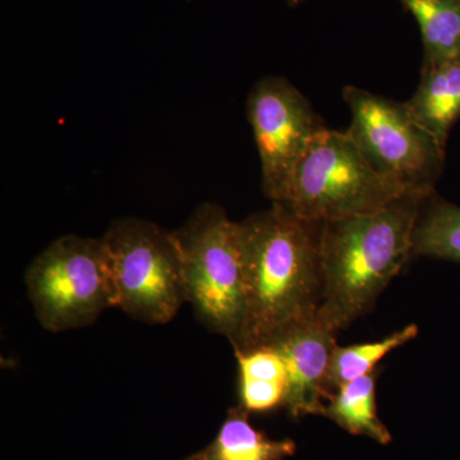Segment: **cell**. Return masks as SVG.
<instances>
[{
  "mask_svg": "<svg viewBox=\"0 0 460 460\" xmlns=\"http://www.w3.org/2000/svg\"><path fill=\"white\" fill-rule=\"evenodd\" d=\"M378 371L349 381L329 395L323 416L352 435L367 436L378 444L392 441V434L377 414Z\"/></svg>",
  "mask_w": 460,
  "mask_h": 460,
  "instance_id": "7c38bea8",
  "label": "cell"
},
{
  "mask_svg": "<svg viewBox=\"0 0 460 460\" xmlns=\"http://www.w3.org/2000/svg\"><path fill=\"white\" fill-rule=\"evenodd\" d=\"M338 332L326 328L316 316L288 329L272 347L283 357L287 367L284 408L290 419L323 416L329 394L326 374L330 357L337 347Z\"/></svg>",
  "mask_w": 460,
  "mask_h": 460,
  "instance_id": "9c48e42d",
  "label": "cell"
},
{
  "mask_svg": "<svg viewBox=\"0 0 460 460\" xmlns=\"http://www.w3.org/2000/svg\"><path fill=\"white\" fill-rule=\"evenodd\" d=\"M321 228L272 202L241 222L246 314L234 349L272 343L314 319L323 296Z\"/></svg>",
  "mask_w": 460,
  "mask_h": 460,
  "instance_id": "6da1fadb",
  "label": "cell"
},
{
  "mask_svg": "<svg viewBox=\"0 0 460 460\" xmlns=\"http://www.w3.org/2000/svg\"><path fill=\"white\" fill-rule=\"evenodd\" d=\"M405 105L416 122L447 147L450 129L460 118V62L422 71L419 87Z\"/></svg>",
  "mask_w": 460,
  "mask_h": 460,
  "instance_id": "8fae6325",
  "label": "cell"
},
{
  "mask_svg": "<svg viewBox=\"0 0 460 460\" xmlns=\"http://www.w3.org/2000/svg\"><path fill=\"white\" fill-rule=\"evenodd\" d=\"M419 23L422 71L460 62V0H399Z\"/></svg>",
  "mask_w": 460,
  "mask_h": 460,
  "instance_id": "4fadbf2b",
  "label": "cell"
},
{
  "mask_svg": "<svg viewBox=\"0 0 460 460\" xmlns=\"http://www.w3.org/2000/svg\"><path fill=\"white\" fill-rule=\"evenodd\" d=\"M352 122L347 129L368 165L402 193L429 196L443 172L444 147L416 122L405 102L347 86Z\"/></svg>",
  "mask_w": 460,
  "mask_h": 460,
  "instance_id": "52a82bcc",
  "label": "cell"
},
{
  "mask_svg": "<svg viewBox=\"0 0 460 460\" xmlns=\"http://www.w3.org/2000/svg\"><path fill=\"white\" fill-rule=\"evenodd\" d=\"M27 295L42 328H87L115 307L111 265L102 238L63 235L30 263Z\"/></svg>",
  "mask_w": 460,
  "mask_h": 460,
  "instance_id": "8992f818",
  "label": "cell"
},
{
  "mask_svg": "<svg viewBox=\"0 0 460 460\" xmlns=\"http://www.w3.org/2000/svg\"><path fill=\"white\" fill-rule=\"evenodd\" d=\"M419 256L460 262V208L435 193L426 199L414 226L411 257Z\"/></svg>",
  "mask_w": 460,
  "mask_h": 460,
  "instance_id": "5bb4252c",
  "label": "cell"
},
{
  "mask_svg": "<svg viewBox=\"0 0 460 460\" xmlns=\"http://www.w3.org/2000/svg\"><path fill=\"white\" fill-rule=\"evenodd\" d=\"M247 115L261 164L263 193L271 202H283L296 166L325 123L301 91L275 75L252 87Z\"/></svg>",
  "mask_w": 460,
  "mask_h": 460,
  "instance_id": "ba28073f",
  "label": "cell"
},
{
  "mask_svg": "<svg viewBox=\"0 0 460 460\" xmlns=\"http://www.w3.org/2000/svg\"><path fill=\"white\" fill-rule=\"evenodd\" d=\"M243 408H230L213 441L181 460H286L295 456L292 438L274 440L248 420Z\"/></svg>",
  "mask_w": 460,
  "mask_h": 460,
  "instance_id": "30bf717a",
  "label": "cell"
},
{
  "mask_svg": "<svg viewBox=\"0 0 460 460\" xmlns=\"http://www.w3.org/2000/svg\"><path fill=\"white\" fill-rule=\"evenodd\" d=\"M402 195L368 165L347 131L325 128L305 151L279 204L325 223L375 213Z\"/></svg>",
  "mask_w": 460,
  "mask_h": 460,
  "instance_id": "5b68a950",
  "label": "cell"
},
{
  "mask_svg": "<svg viewBox=\"0 0 460 460\" xmlns=\"http://www.w3.org/2000/svg\"><path fill=\"white\" fill-rule=\"evenodd\" d=\"M172 234L187 302L206 329L234 347L246 314L241 223L230 220L222 206L202 204Z\"/></svg>",
  "mask_w": 460,
  "mask_h": 460,
  "instance_id": "3957f363",
  "label": "cell"
},
{
  "mask_svg": "<svg viewBox=\"0 0 460 460\" xmlns=\"http://www.w3.org/2000/svg\"><path fill=\"white\" fill-rule=\"evenodd\" d=\"M419 325L411 323L380 341L347 347L337 344L330 357L325 381L326 392L330 395L344 384L371 374L376 370L377 363L381 359L385 358L387 354L398 349L402 345L414 341L419 337Z\"/></svg>",
  "mask_w": 460,
  "mask_h": 460,
  "instance_id": "9a60e30c",
  "label": "cell"
},
{
  "mask_svg": "<svg viewBox=\"0 0 460 460\" xmlns=\"http://www.w3.org/2000/svg\"><path fill=\"white\" fill-rule=\"evenodd\" d=\"M305 2V0H288V4H289V7H296V5L301 4V3Z\"/></svg>",
  "mask_w": 460,
  "mask_h": 460,
  "instance_id": "2e32d148",
  "label": "cell"
},
{
  "mask_svg": "<svg viewBox=\"0 0 460 460\" xmlns=\"http://www.w3.org/2000/svg\"><path fill=\"white\" fill-rule=\"evenodd\" d=\"M102 239L113 278L115 307L151 325L174 319L187 299L172 230L127 217L114 220Z\"/></svg>",
  "mask_w": 460,
  "mask_h": 460,
  "instance_id": "277c9868",
  "label": "cell"
},
{
  "mask_svg": "<svg viewBox=\"0 0 460 460\" xmlns=\"http://www.w3.org/2000/svg\"><path fill=\"white\" fill-rule=\"evenodd\" d=\"M428 198L407 193L375 213L323 223L316 317L326 328L339 332L374 308L411 259L414 226Z\"/></svg>",
  "mask_w": 460,
  "mask_h": 460,
  "instance_id": "7a4b0ae2",
  "label": "cell"
}]
</instances>
